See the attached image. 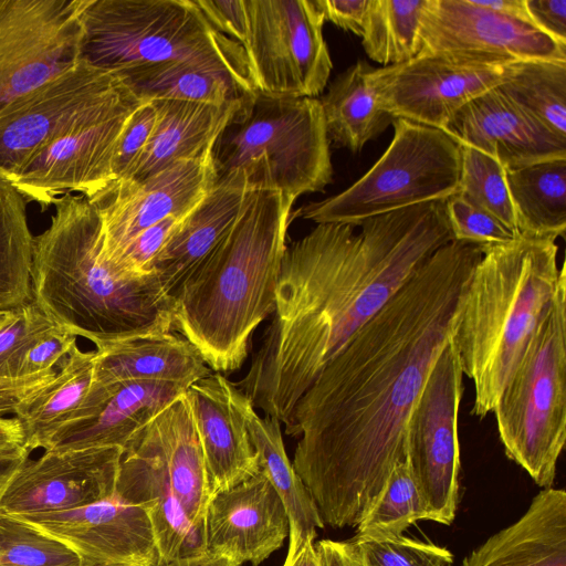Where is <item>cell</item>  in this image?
<instances>
[{
  "label": "cell",
  "mask_w": 566,
  "mask_h": 566,
  "mask_svg": "<svg viewBox=\"0 0 566 566\" xmlns=\"http://www.w3.org/2000/svg\"><path fill=\"white\" fill-rule=\"evenodd\" d=\"M479 245L450 241L419 266L326 365L285 433L293 468L325 524L357 526L407 460V423L451 342Z\"/></svg>",
  "instance_id": "1"
},
{
  "label": "cell",
  "mask_w": 566,
  "mask_h": 566,
  "mask_svg": "<svg viewBox=\"0 0 566 566\" xmlns=\"http://www.w3.org/2000/svg\"><path fill=\"white\" fill-rule=\"evenodd\" d=\"M353 224L318 223L287 245L273 318L234 385L286 427L294 408L349 338L438 249L452 241L444 200Z\"/></svg>",
  "instance_id": "2"
},
{
  "label": "cell",
  "mask_w": 566,
  "mask_h": 566,
  "mask_svg": "<svg viewBox=\"0 0 566 566\" xmlns=\"http://www.w3.org/2000/svg\"><path fill=\"white\" fill-rule=\"evenodd\" d=\"M295 199L254 190L233 228L171 297L172 331L218 374L239 370L273 314Z\"/></svg>",
  "instance_id": "3"
},
{
  "label": "cell",
  "mask_w": 566,
  "mask_h": 566,
  "mask_svg": "<svg viewBox=\"0 0 566 566\" xmlns=\"http://www.w3.org/2000/svg\"><path fill=\"white\" fill-rule=\"evenodd\" d=\"M53 205L49 228L33 241L31 301L94 345L172 331V300L156 276L126 280L103 259L101 220L87 198L65 193Z\"/></svg>",
  "instance_id": "4"
},
{
  "label": "cell",
  "mask_w": 566,
  "mask_h": 566,
  "mask_svg": "<svg viewBox=\"0 0 566 566\" xmlns=\"http://www.w3.org/2000/svg\"><path fill=\"white\" fill-rule=\"evenodd\" d=\"M481 249L451 343L474 385L471 413L483 418L493 411L566 269L557 265L553 238L521 235Z\"/></svg>",
  "instance_id": "5"
},
{
  "label": "cell",
  "mask_w": 566,
  "mask_h": 566,
  "mask_svg": "<svg viewBox=\"0 0 566 566\" xmlns=\"http://www.w3.org/2000/svg\"><path fill=\"white\" fill-rule=\"evenodd\" d=\"M81 60L114 73L160 63L223 72L254 86L244 49L219 32L195 0H88Z\"/></svg>",
  "instance_id": "6"
},
{
  "label": "cell",
  "mask_w": 566,
  "mask_h": 566,
  "mask_svg": "<svg viewBox=\"0 0 566 566\" xmlns=\"http://www.w3.org/2000/svg\"><path fill=\"white\" fill-rule=\"evenodd\" d=\"M319 98L255 91L218 135V176L242 171L252 190H275L295 200L324 191L333 164Z\"/></svg>",
  "instance_id": "7"
},
{
  "label": "cell",
  "mask_w": 566,
  "mask_h": 566,
  "mask_svg": "<svg viewBox=\"0 0 566 566\" xmlns=\"http://www.w3.org/2000/svg\"><path fill=\"white\" fill-rule=\"evenodd\" d=\"M492 412L506 457L552 488L566 440V276Z\"/></svg>",
  "instance_id": "8"
},
{
  "label": "cell",
  "mask_w": 566,
  "mask_h": 566,
  "mask_svg": "<svg viewBox=\"0 0 566 566\" xmlns=\"http://www.w3.org/2000/svg\"><path fill=\"white\" fill-rule=\"evenodd\" d=\"M394 137L376 164L344 191L298 209L315 223L363 221L459 191L460 145L444 130L392 119Z\"/></svg>",
  "instance_id": "9"
},
{
  "label": "cell",
  "mask_w": 566,
  "mask_h": 566,
  "mask_svg": "<svg viewBox=\"0 0 566 566\" xmlns=\"http://www.w3.org/2000/svg\"><path fill=\"white\" fill-rule=\"evenodd\" d=\"M241 43L258 91L317 97L333 62L323 35L324 17L315 0H243Z\"/></svg>",
  "instance_id": "10"
},
{
  "label": "cell",
  "mask_w": 566,
  "mask_h": 566,
  "mask_svg": "<svg viewBox=\"0 0 566 566\" xmlns=\"http://www.w3.org/2000/svg\"><path fill=\"white\" fill-rule=\"evenodd\" d=\"M145 102L124 83L31 157L10 182L25 200L38 202L42 209L65 193L90 197L99 191L114 180L118 139Z\"/></svg>",
  "instance_id": "11"
},
{
  "label": "cell",
  "mask_w": 566,
  "mask_h": 566,
  "mask_svg": "<svg viewBox=\"0 0 566 566\" xmlns=\"http://www.w3.org/2000/svg\"><path fill=\"white\" fill-rule=\"evenodd\" d=\"M463 373L450 342L436 360L407 423V461L428 520L451 525L461 468L458 417Z\"/></svg>",
  "instance_id": "12"
},
{
  "label": "cell",
  "mask_w": 566,
  "mask_h": 566,
  "mask_svg": "<svg viewBox=\"0 0 566 566\" xmlns=\"http://www.w3.org/2000/svg\"><path fill=\"white\" fill-rule=\"evenodd\" d=\"M88 0H0V109L81 61Z\"/></svg>",
  "instance_id": "13"
},
{
  "label": "cell",
  "mask_w": 566,
  "mask_h": 566,
  "mask_svg": "<svg viewBox=\"0 0 566 566\" xmlns=\"http://www.w3.org/2000/svg\"><path fill=\"white\" fill-rule=\"evenodd\" d=\"M511 64L423 55L400 64L373 67L369 80L381 108L394 119L444 130L464 105L503 83Z\"/></svg>",
  "instance_id": "14"
},
{
  "label": "cell",
  "mask_w": 566,
  "mask_h": 566,
  "mask_svg": "<svg viewBox=\"0 0 566 566\" xmlns=\"http://www.w3.org/2000/svg\"><path fill=\"white\" fill-rule=\"evenodd\" d=\"M124 82L81 60L0 109V177L11 180L39 150Z\"/></svg>",
  "instance_id": "15"
},
{
  "label": "cell",
  "mask_w": 566,
  "mask_h": 566,
  "mask_svg": "<svg viewBox=\"0 0 566 566\" xmlns=\"http://www.w3.org/2000/svg\"><path fill=\"white\" fill-rule=\"evenodd\" d=\"M510 64L566 62V45L534 25L492 12L474 0H426L419 27V52Z\"/></svg>",
  "instance_id": "16"
},
{
  "label": "cell",
  "mask_w": 566,
  "mask_h": 566,
  "mask_svg": "<svg viewBox=\"0 0 566 566\" xmlns=\"http://www.w3.org/2000/svg\"><path fill=\"white\" fill-rule=\"evenodd\" d=\"M212 148L142 181L115 180L86 197L101 220L107 264L139 232L168 217L185 218L202 200L218 179Z\"/></svg>",
  "instance_id": "17"
},
{
  "label": "cell",
  "mask_w": 566,
  "mask_h": 566,
  "mask_svg": "<svg viewBox=\"0 0 566 566\" xmlns=\"http://www.w3.org/2000/svg\"><path fill=\"white\" fill-rule=\"evenodd\" d=\"M123 449L87 448L24 458L0 495V513L63 512L113 499Z\"/></svg>",
  "instance_id": "18"
},
{
  "label": "cell",
  "mask_w": 566,
  "mask_h": 566,
  "mask_svg": "<svg viewBox=\"0 0 566 566\" xmlns=\"http://www.w3.org/2000/svg\"><path fill=\"white\" fill-rule=\"evenodd\" d=\"M73 549L87 566H161L144 507L118 497L63 512L17 516Z\"/></svg>",
  "instance_id": "19"
},
{
  "label": "cell",
  "mask_w": 566,
  "mask_h": 566,
  "mask_svg": "<svg viewBox=\"0 0 566 566\" xmlns=\"http://www.w3.org/2000/svg\"><path fill=\"white\" fill-rule=\"evenodd\" d=\"M285 506L260 470L212 494L205 517L206 554L260 565L289 536Z\"/></svg>",
  "instance_id": "20"
},
{
  "label": "cell",
  "mask_w": 566,
  "mask_h": 566,
  "mask_svg": "<svg viewBox=\"0 0 566 566\" xmlns=\"http://www.w3.org/2000/svg\"><path fill=\"white\" fill-rule=\"evenodd\" d=\"M115 496L146 510L161 565L206 554L205 533L174 493L147 423L123 450Z\"/></svg>",
  "instance_id": "21"
},
{
  "label": "cell",
  "mask_w": 566,
  "mask_h": 566,
  "mask_svg": "<svg viewBox=\"0 0 566 566\" xmlns=\"http://www.w3.org/2000/svg\"><path fill=\"white\" fill-rule=\"evenodd\" d=\"M444 132L458 144L493 157L506 170L566 158V142L538 125L497 87L464 105Z\"/></svg>",
  "instance_id": "22"
},
{
  "label": "cell",
  "mask_w": 566,
  "mask_h": 566,
  "mask_svg": "<svg viewBox=\"0 0 566 566\" xmlns=\"http://www.w3.org/2000/svg\"><path fill=\"white\" fill-rule=\"evenodd\" d=\"M253 191L242 171L218 176L154 261L153 274L167 296L171 298L226 238Z\"/></svg>",
  "instance_id": "23"
},
{
  "label": "cell",
  "mask_w": 566,
  "mask_h": 566,
  "mask_svg": "<svg viewBox=\"0 0 566 566\" xmlns=\"http://www.w3.org/2000/svg\"><path fill=\"white\" fill-rule=\"evenodd\" d=\"M231 384L211 373L185 391L213 493L260 470L243 418L232 402Z\"/></svg>",
  "instance_id": "24"
},
{
  "label": "cell",
  "mask_w": 566,
  "mask_h": 566,
  "mask_svg": "<svg viewBox=\"0 0 566 566\" xmlns=\"http://www.w3.org/2000/svg\"><path fill=\"white\" fill-rule=\"evenodd\" d=\"M211 373L177 332H144L95 345L91 388L108 390L125 381L155 380L187 389Z\"/></svg>",
  "instance_id": "25"
},
{
  "label": "cell",
  "mask_w": 566,
  "mask_h": 566,
  "mask_svg": "<svg viewBox=\"0 0 566 566\" xmlns=\"http://www.w3.org/2000/svg\"><path fill=\"white\" fill-rule=\"evenodd\" d=\"M186 391L167 381L130 380L118 384L85 418L61 427L44 450L66 451L118 447L155 415Z\"/></svg>",
  "instance_id": "26"
},
{
  "label": "cell",
  "mask_w": 566,
  "mask_h": 566,
  "mask_svg": "<svg viewBox=\"0 0 566 566\" xmlns=\"http://www.w3.org/2000/svg\"><path fill=\"white\" fill-rule=\"evenodd\" d=\"M462 566H566L565 490H542L516 522L489 537Z\"/></svg>",
  "instance_id": "27"
},
{
  "label": "cell",
  "mask_w": 566,
  "mask_h": 566,
  "mask_svg": "<svg viewBox=\"0 0 566 566\" xmlns=\"http://www.w3.org/2000/svg\"><path fill=\"white\" fill-rule=\"evenodd\" d=\"M151 102L156 123L130 176L125 179L128 181H142L177 161L203 156L242 103L217 106L175 99Z\"/></svg>",
  "instance_id": "28"
},
{
  "label": "cell",
  "mask_w": 566,
  "mask_h": 566,
  "mask_svg": "<svg viewBox=\"0 0 566 566\" xmlns=\"http://www.w3.org/2000/svg\"><path fill=\"white\" fill-rule=\"evenodd\" d=\"M231 399L245 423L258 455L259 469L275 489L287 512L290 541L286 558H290L307 541H314L316 530L325 525L287 457L280 421L261 417L234 382L231 384Z\"/></svg>",
  "instance_id": "29"
},
{
  "label": "cell",
  "mask_w": 566,
  "mask_h": 566,
  "mask_svg": "<svg viewBox=\"0 0 566 566\" xmlns=\"http://www.w3.org/2000/svg\"><path fill=\"white\" fill-rule=\"evenodd\" d=\"M147 427L174 493L190 522L205 533L213 492L186 394L155 415Z\"/></svg>",
  "instance_id": "30"
},
{
  "label": "cell",
  "mask_w": 566,
  "mask_h": 566,
  "mask_svg": "<svg viewBox=\"0 0 566 566\" xmlns=\"http://www.w3.org/2000/svg\"><path fill=\"white\" fill-rule=\"evenodd\" d=\"M371 69L366 61H357L337 75L319 98L329 143L353 154L360 153L394 119L379 104L369 80Z\"/></svg>",
  "instance_id": "31"
},
{
  "label": "cell",
  "mask_w": 566,
  "mask_h": 566,
  "mask_svg": "<svg viewBox=\"0 0 566 566\" xmlns=\"http://www.w3.org/2000/svg\"><path fill=\"white\" fill-rule=\"evenodd\" d=\"M94 357L95 350L83 352L75 345L51 382L19 407L13 417L21 423L29 453L45 449L53 434L78 410L92 384Z\"/></svg>",
  "instance_id": "32"
},
{
  "label": "cell",
  "mask_w": 566,
  "mask_h": 566,
  "mask_svg": "<svg viewBox=\"0 0 566 566\" xmlns=\"http://www.w3.org/2000/svg\"><path fill=\"white\" fill-rule=\"evenodd\" d=\"M520 235L564 238L566 232V158L506 170Z\"/></svg>",
  "instance_id": "33"
},
{
  "label": "cell",
  "mask_w": 566,
  "mask_h": 566,
  "mask_svg": "<svg viewBox=\"0 0 566 566\" xmlns=\"http://www.w3.org/2000/svg\"><path fill=\"white\" fill-rule=\"evenodd\" d=\"M139 98L175 99L223 106L240 103L255 91L228 73L184 63H160L117 75Z\"/></svg>",
  "instance_id": "34"
},
{
  "label": "cell",
  "mask_w": 566,
  "mask_h": 566,
  "mask_svg": "<svg viewBox=\"0 0 566 566\" xmlns=\"http://www.w3.org/2000/svg\"><path fill=\"white\" fill-rule=\"evenodd\" d=\"M497 90L538 125L566 142L565 61L512 63Z\"/></svg>",
  "instance_id": "35"
},
{
  "label": "cell",
  "mask_w": 566,
  "mask_h": 566,
  "mask_svg": "<svg viewBox=\"0 0 566 566\" xmlns=\"http://www.w3.org/2000/svg\"><path fill=\"white\" fill-rule=\"evenodd\" d=\"M33 241L27 200L0 177V311L31 302Z\"/></svg>",
  "instance_id": "36"
},
{
  "label": "cell",
  "mask_w": 566,
  "mask_h": 566,
  "mask_svg": "<svg viewBox=\"0 0 566 566\" xmlns=\"http://www.w3.org/2000/svg\"><path fill=\"white\" fill-rule=\"evenodd\" d=\"M424 1L368 0L360 38L370 60L389 66L418 55Z\"/></svg>",
  "instance_id": "37"
},
{
  "label": "cell",
  "mask_w": 566,
  "mask_h": 566,
  "mask_svg": "<svg viewBox=\"0 0 566 566\" xmlns=\"http://www.w3.org/2000/svg\"><path fill=\"white\" fill-rule=\"evenodd\" d=\"M419 520H428V512L406 460L395 465L352 541L397 537Z\"/></svg>",
  "instance_id": "38"
},
{
  "label": "cell",
  "mask_w": 566,
  "mask_h": 566,
  "mask_svg": "<svg viewBox=\"0 0 566 566\" xmlns=\"http://www.w3.org/2000/svg\"><path fill=\"white\" fill-rule=\"evenodd\" d=\"M459 145L461 172L458 192L470 203L491 213L520 235L517 218L507 187L506 169L493 157L473 147Z\"/></svg>",
  "instance_id": "39"
},
{
  "label": "cell",
  "mask_w": 566,
  "mask_h": 566,
  "mask_svg": "<svg viewBox=\"0 0 566 566\" xmlns=\"http://www.w3.org/2000/svg\"><path fill=\"white\" fill-rule=\"evenodd\" d=\"M0 566H83L59 539L21 518L0 513Z\"/></svg>",
  "instance_id": "40"
},
{
  "label": "cell",
  "mask_w": 566,
  "mask_h": 566,
  "mask_svg": "<svg viewBox=\"0 0 566 566\" xmlns=\"http://www.w3.org/2000/svg\"><path fill=\"white\" fill-rule=\"evenodd\" d=\"M53 324L32 301L8 312L0 323V379L20 378V366L32 342Z\"/></svg>",
  "instance_id": "41"
},
{
  "label": "cell",
  "mask_w": 566,
  "mask_h": 566,
  "mask_svg": "<svg viewBox=\"0 0 566 566\" xmlns=\"http://www.w3.org/2000/svg\"><path fill=\"white\" fill-rule=\"evenodd\" d=\"M352 542L368 566H453V555L447 548L403 535Z\"/></svg>",
  "instance_id": "42"
},
{
  "label": "cell",
  "mask_w": 566,
  "mask_h": 566,
  "mask_svg": "<svg viewBox=\"0 0 566 566\" xmlns=\"http://www.w3.org/2000/svg\"><path fill=\"white\" fill-rule=\"evenodd\" d=\"M444 210L454 241L486 247L521 237L491 213L470 203L459 192L444 200Z\"/></svg>",
  "instance_id": "43"
},
{
  "label": "cell",
  "mask_w": 566,
  "mask_h": 566,
  "mask_svg": "<svg viewBox=\"0 0 566 566\" xmlns=\"http://www.w3.org/2000/svg\"><path fill=\"white\" fill-rule=\"evenodd\" d=\"M156 115L155 105L147 101L130 116L115 149L112 167L114 180H125L130 176L151 136Z\"/></svg>",
  "instance_id": "44"
},
{
  "label": "cell",
  "mask_w": 566,
  "mask_h": 566,
  "mask_svg": "<svg viewBox=\"0 0 566 566\" xmlns=\"http://www.w3.org/2000/svg\"><path fill=\"white\" fill-rule=\"evenodd\" d=\"M76 338L77 336L55 323L44 329L25 353L19 377H30L56 369L77 345Z\"/></svg>",
  "instance_id": "45"
},
{
  "label": "cell",
  "mask_w": 566,
  "mask_h": 566,
  "mask_svg": "<svg viewBox=\"0 0 566 566\" xmlns=\"http://www.w3.org/2000/svg\"><path fill=\"white\" fill-rule=\"evenodd\" d=\"M209 22L222 34L242 43L245 34L243 0H195Z\"/></svg>",
  "instance_id": "46"
},
{
  "label": "cell",
  "mask_w": 566,
  "mask_h": 566,
  "mask_svg": "<svg viewBox=\"0 0 566 566\" xmlns=\"http://www.w3.org/2000/svg\"><path fill=\"white\" fill-rule=\"evenodd\" d=\"M57 368L30 377L0 379V416H14L19 407L29 398L43 390L55 377Z\"/></svg>",
  "instance_id": "47"
},
{
  "label": "cell",
  "mask_w": 566,
  "mask_h": 566,
  "mask_svg": "<svg viewBox=\"0 0 566 566\" xmlns=\"http://www.w3.org/2000/svg\"><path fill=\"white\" fill-rule=\"evenodd\" d=\"M526 8L535 28L566 45V0H526Z\"/></svg>",
  "instance_id": "48"
},
{
  "label": "cell",
  "mask_w": 566,
  "mask_h": 566,
  "mask_svg": "<svg viewBox=\"0 0 566 566\" xmlns=\"http://www.w3.org/2000/svg\"><path fill=\"white\" fill-rule=\"evenodd\" d=\"M324 20L361 36L368 0H315Z\"/></svg>",
  "instance_id": "49"
},
{
  "label": "cell",
  "mask_w": 566,
  "mask_h": 566,
  "mask_svg": "<svg viewBox=\"0 0 566 566\" xmlns=\"http://www.w3.org/2000/svg\"><path fill=\"white\" fill-rule=\"evenodd\" d=\"M314 546L321 566H368L352 541L323 539Z\"/></svg>",
  "instance_id": "50"
},
{
  "label": "cell",
  "mask_w": 566,
  "mask_h": 566,
  "mask_svg": "<svg viewBox=\"0 0 566 566\" xmlns=\"http://www.w3.org/2000/svg\"><path fill=\"white\" fill-rule=\"evenodd\" d=\"M29 454L24 448V436L20 421L13 416H0V458Z\"/></svg>",
  "instance_id": "51"
},
{
  "label": "cell",
  "mask_w": 566,
  "mask_h": 566,
  "mask_svg": "<svg viewBox=\"0 0 566 566\" xmlns=\"http://www.w3.org/2000/svg\"><path fill=\"white\" fill-rule=\"evenodd\" d=\"M484 9L533 25L526 8V0H474Z\"/></svg>",
  "instance_id": "52"
},
{
  "label": "cell",
  "mask_w": 566,
  "mask_h": 566,
  "mask_svg": "<svg viewBox=\"0 0 566 566\" xmlns=\"http://www.w3.org/2000/svg\"><path fill=\"white\" fill-rule=\"evenodd\" d=\"M283 566H321L314 541H307L292 557L285 558Z\"/></svg>",
  "instance_id": "53"
},
{
  "label": "cell",
  "mask_w": 566,
  "mask_h": 566,
  "mask_svg": "<svg viewBox=\"0 0 566 566\" xmlns=\"http://www.w3.org/2000/svg\"><path fill=\"white\" fill-rule=\"evenodd\" d=\"M161 566H241L232 560L212 555H201L164 564Z\"/></svg>",
  "instance_id": "54"
},
{
  "label": "cell",
  "mask_w": 566,
  "mask_h": 566,
  "mask_svg": "<svg viewBox=\"0 0 566 566\" xmlns=\"http://www.w3.org/2000/svg\"><path fill=\"white\" fill-rule=\"evenodd\" d=\"M29 455L0 458V495L21 461Z\"/></svg>",
  "instance_id": "55"
},
{
  "label": "cell",
  "mask_w": 566,
  "mask_h": 566,
  "mask_svg": "<svg viewBox=\"0 0 566 566\" xmlns=\"http://www.w3.org/2000/svg\"><path fill=\"white\" fill-rule=\"evenodd\" d=\"M9 311H0V323L6 318Z\"/></svg>",
  "instance_id": "56"
},
{
  "label": "cell",
  "mask_w": 566,
  "mask_h": 566,
  "mask_svg": "<svg viewBox=\"0 0 566 566\" xmlns=\"http://www.w3.org/2000/svg\"><path fill=\"white\" fill-rule=\"evenodd\" d=\"M83 566H87V565H83Z\"/></svg>",
  "instance_id": "57"
}]
</instances>
